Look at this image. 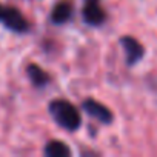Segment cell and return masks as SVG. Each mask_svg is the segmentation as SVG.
Returning a JSON list of instances; mask_svg holds the SVG:
<instances>
[{
	"mask_svg": "<svg viewBox=\"0 0 157 157\" xmlns=\"http://www.w3.org/2000/svg\"><path fill=\"white\" fill-rule=\"evenodd\" d=\"M122 48L125 51V57H126V63L129 66L139 63L142 60V57L145 56V48L142 46V43L139 40H136L131 36H125L120 39Z\"/></svg>",
	"mask_w": 157,
	"mask_h": 157,
	"instance_id": "4",
	"label": "cell"
},
{
	"mask_svg": "<svg viewBox=\"0 0 157 157\" xmlns=\"http://www.w3.org/2000/svg\"><path fill=\"white\" fill-rule=\"evenodd\" d=\"M45 155L48 157H68L71 155V149L65 142L60 140H51L45 146Z\"/></svg>",
	"mask_w": 157,
	"mask_h": 157,
	"instance_id": "8",
	"label": "cell"
},
{
	"mask_svg": "<svg viewBox=\"0 0 157 157\" xmlns=\"http://www.w3.org/2000/svg\"><path fill=\"white\" fill-rule=\"evenodd\" d=\"M82 108H83L91 117H94L96 120H99L100 123L108 125V123H111L113 119H114L113 113H111L103 103H100V102H97V100H94V99H86V100L82 103Z\"/></svg>",
	"mask_w": 157,
	"mask_h": 157,
	"instance_id": "5",
	"label": "cell"
},
{
	"mask_svg": "<svg viewBox=\"0 0 157 157\" xmlns=\"http://www.w3.org/2000/svg\"><path fill=\"white\" fill-rule=\"evenodd\" d=\"M26 72H28V77H29L31 83L34 86H37V88H43L49 82V75L39 65H29L28 69H26Z\"/></svg>",
	"mask_w": 157,
	"mask_h": 157,
	"instance_id": "7",
	"label": "cell"
},
{
	"mask_svg": "<svg viewBox=\"0 0 157 157\" xmlns=\"http://www.w3.org/2000/svg\"><path fill=\"white\" fill-rule=\"evenodd\" d=\"M71 16H72V3L69 0H62L54 6L51 13V22L54 25H63L71 19Z\"/></svg>",
	"mask_w": 157,
	"mask_h": 157,
	"instance_id": "6",
	"label": "cell"
},
{
	"mask_svg": "<svg viewBox=\"0 0 157 157\" xmlns=\"http://www.w3.org/2000/svg\"><path fill=\"white\" fill-rule=\"evenodd\" d=\"M48 111L51 113L56 123L66 131H77L82 125V117L78 109L66 100H52L48 105Z\"/></svg>",
	"mask_w": 157,
	"mask_h": 157,
	"instance_id": "1",
	"label": "cell"
},
{
	"mask_svg": "<svg viewBox=\"0 0 157 157\" xmlns=\"http://www.w3.org/2000/svg\"><path fill=\"white\" fill-rule=\"evenodd\" d=\"M82 14L85 23L91 26H100L106 20V14L100 5V0H85Z\"/></svg>",
	"mask_w": 157,
	"mask_h": 157,
	"instance_id": "3",
	"label": "cell"
},
{
	"mask_svg": "<svg viewBox=\"0 0 157 157\" xmlns=\"http://www.w3.org/2000/svg\"><path fill=\"white\" fill-rule=\"evenodd\" d=\"M0 23H3L8 29L23 34L29 29V23L25 19V16L13 6H5L0 3Z\"/></svg>",
	"mask_w": 157,
	"mask_h": 157,
	"instance_id": "2",
	"label": "cell"
}]
</instances>
